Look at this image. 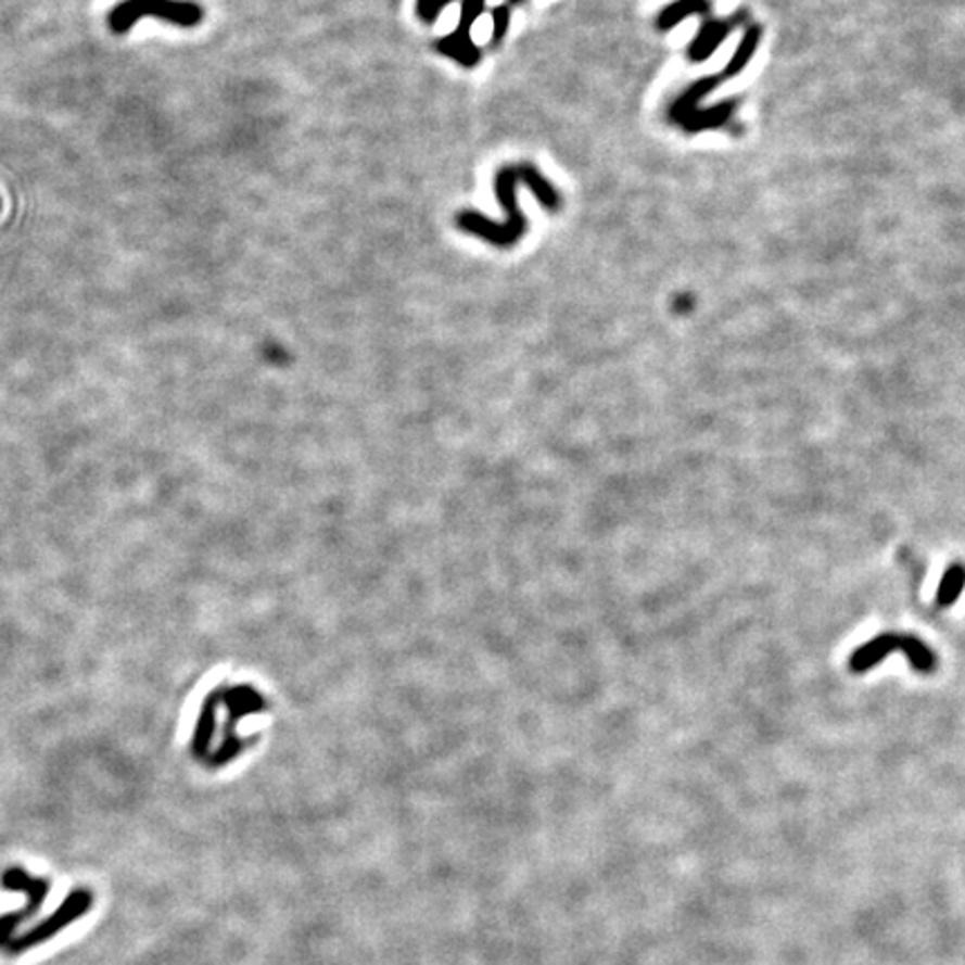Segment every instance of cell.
<instances>
[{
    "label": "cell",
    "instance_id": "6da1fadb",
    "mask_svg": "<svg viewBox=\"0 0 965 965\" xmlns=\"http://www.w3.org/2000/svg\"><path fill=\"white\" fill-rule=\"evenodd\" d=\"M145 16H154L177 27H198L204 18V10L192 0H124L107 16V25L114 34H126Z\"/></svg>",
    "mask_w": 965,
    "mask_h": 965
},
{
    "label": "cell",
    "instance_id": "7a4b0ae2",
    "mask_svg": "<svg viewBox=\"0 0 965 965\" xmlns=\"http://www.w3.org/2000/svg\"><path fill=\"white\" fill-rule=\"evenodd\" d=\"M90 905H92V894L88 890L69 892V897L61 903V907L52 916H48L43 923H38L34 930H29L23 937L12 941V952H23V950L36 948L38 943L52 939L54 935H59L65 928V925H69L76 918H81L90 910Z\"/></svg>",
    "mask_w": 965,
    "mask_h": 965
},
{
    "label": "cell",
    "instance_id": "3957f363",
    "mask_svg": "<svg viewBox=\"0 0 965 965\" xmlns=\"http://www.w3.org/2000/svg\"><path fill=\"white\" fill-rule=\"evenodd\" d=\"M903 646H905V635H892V633L878 635L852 652V658H849V669L854 673H865L878 666L890 652L903 650Z\"/></svg>",
    "mask_w": 965,
    "mask_h": 965
},
{
    "label": "cell",
    "instance_id": "277c9868",
    "mask_svg": "<svg viewBox=\"0 0 965 965\" xmlns=\"http://www.w3.org/2000/svg\"><path fill=\"white\" fill-rule=\"evenodd\" d=\"M965 588V566L954 563L945 570L941 584H939V593H937V604L941 608H950L963 593Z\"/></svg>",
    "mask_w": 965,
    "mask_h": 965
},
{
    "label": "cell",
    "instance_id": "5b68a950",
    "mask_svg": "<svg viewBox=\"0 0 965 965\" xmlns=\"http://www.w3.org/2000/svg\"><path fill=\"white\" fill-rule=\"evenodd\" d=\"M903 652L907 655L910 666H912L916 673H932V671L937 669V655H935V650H932L930 646H925L918 637L905 635Z\"/></svg>",
    "mask_w": 965,
    "mask_h": 965
}]
</instances>
